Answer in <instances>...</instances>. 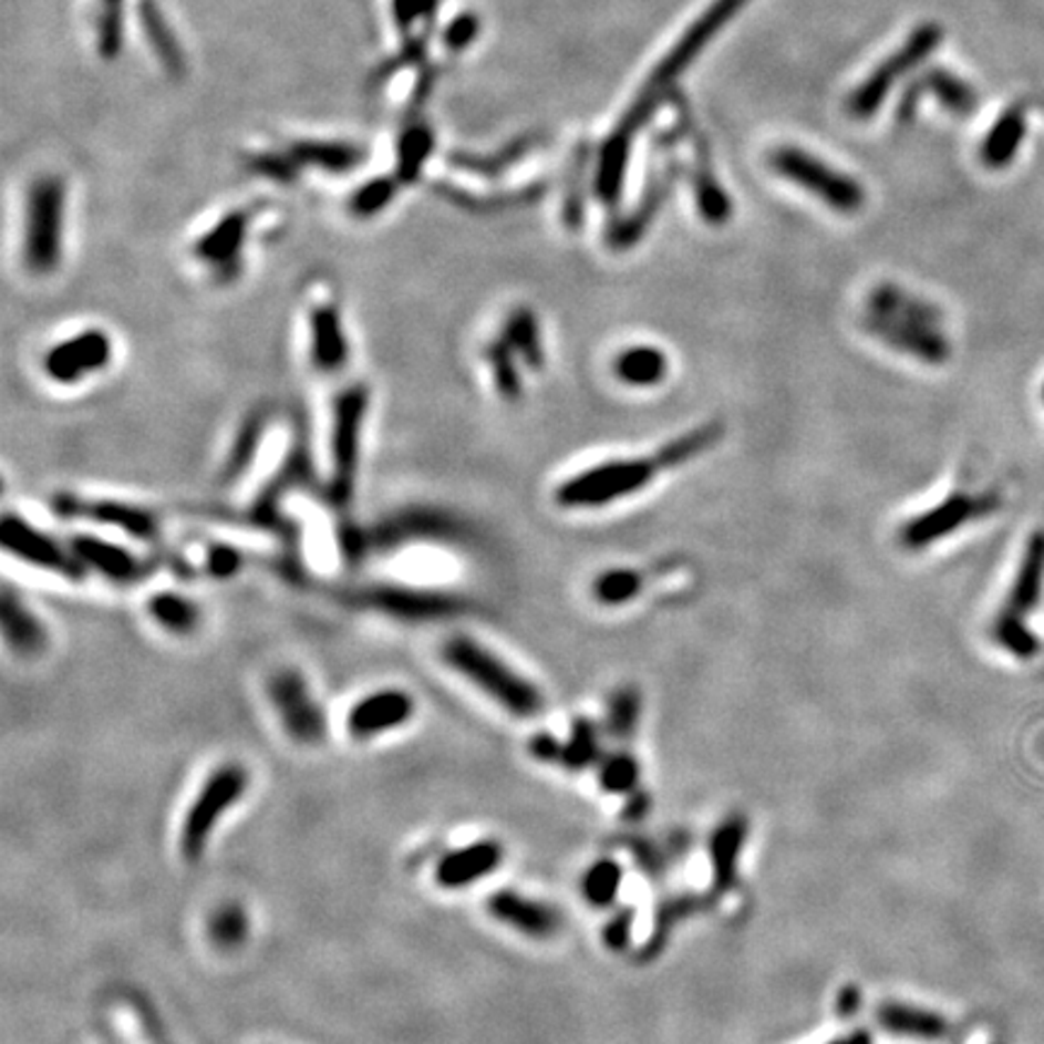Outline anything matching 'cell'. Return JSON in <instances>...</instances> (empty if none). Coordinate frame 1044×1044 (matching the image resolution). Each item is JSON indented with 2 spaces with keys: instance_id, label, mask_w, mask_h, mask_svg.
Instances as JSON below:
<instances>
[{
  "instance_id": "1",
  "label": "cell",
  "mask_w": 1044,
  "mask_h": 1044,
  "mask_svg": "<svg viewBox=\"0 0 1044 1044\" xmlns=\"http://www.w3.org/2000/svg\"><path fill=\"white\" fill-rule=\"evenodd\" d=\"M368 416L370 387L363 382H351L334 396L327 433V496L337 508L351 506L359 488Z\"/></svg>"
},
{
  "instance_id": "2",
  "label": "cell",
  "mask_w": 1044,
  "mask_h": 1044,
  "mask_svg": "<svg viewBox=\"0 0 1044 1044\" xmlns=\"http://www.w3.org/2000/svg\"><path fill=\"white\" fill-rule=\"evenodd\" d=\"M65 184L59 177H39L24 196L20 259L34 279L54 276L65 257Z\"/></svg>"
},
{
  "instance_id": "3",
  "label": "cell",
  "mask_w": 1044,
  "mask_h": 1044,
  "mask_svg": "<svg viewBox=\"0 0 1044 1044\" xmlns=\"http://www.w3.org/2000/svg\"><path fill=\"white\" fill-rule=\"evenodd\" d=\"M441 655L457 675L488 694V699H494L513 716L533 719L541 709V694L537 686L472 637H465V633L451 637L443 643Z\"/></svg>"
},
{
  "instance_id": "4",
  "label": "cell",
  "mask_w": 1044,
  "mask_h": 1044,
  "mask_svg": "<svg viewBox=\"0 0 1044 1044\" xmlns=\"http://www.w3.org/2000/svg\"><path fill=\"white\" fill-rule=\"evenodd\" d=\"M745 3L747 0H716V3H713L690 30H686V34L680 39V44L670 51L668 59L658 65V71L653 73L649 85L643 87L639 100L633 102V107L627 112L624 122L621 124H624L629 131H633V134H639V131L649 124V118L653 116L658 104L668 95L672 83H675L678 77L690 69V63L702 54L704 46L725 28V22H728Z\"/></svg>"
},
{
  "instance_id": "5",
  "label": "cell",
  "mask_w": 1044,
  "mask_h": 1044,
  "mask_svg": "<svg viewBox=\"0 0 1044 1044\" xmlns=\"http://www.w3.org/2000/svg\"><path fill=\"white\" fill-rule=\"evenodd\" d=\"M663 465L655 455L633 459H610L588 467L559 484L554 500L568 510H588L610 506L614 500L643 492Z\"/></svg>"
},
{
  "instance_id": "6",
  "label": "cell",
  "mask_w": 1044,
  "mask_h": 1044,
  "mask_svg": "<svg viewBox=\"0 0 1044 1044\" xmlns=\"http://www.w3.org/2000/svg\"><path fill=\"white\" fill-rule=\"evenodd\" d=\"M116 361V341L104 327H83L49 343L39 355V373L61 390L81 387L107 373Z\"/></svg>"
},
{
  "instance_id": "7",
  "label": "cell",
  "mask_w": 1044,
  "mask_h": 1044,
  "mask_svg": "<svg viewBox=\"0 0 1044 1044\" xmlns=\"http://www.w3.org/2000/svg\"><path fill=\"white\" fill-rule=\"evenodd\" d=\"M0 545H3L6 557L34 568V571L59 576L71 583H81L87 576L69 539H59L30 518H24L22 513L6 510L3 527H0Z\"/></svg>"
},
{
  "instance_id": "8",
  "label": "cell",
  "mask_w": 1044,
  "mask_h": 1044,
  "mask_svg": "<svg viewBox=\"0 0 1044 1044\" xmlns=\"http://www.w3.org/2000/svg\"><path fill=\"white\" fill-rule=\"evenodd\" d=\"M769 165L778 177L798 184L800 189L844 216H854L866 206V192L854 177L793 145L776 148L769 155Z\"/></svg>"
},
{
  "instance_id": "9",
  "label": "cell",
  "mask_w": 1044,
  "mask_h": 1044,
  "mask_svg": "<svg viewBox=\"0 0 1044 1044\" xmlns=\"http://www.w3.org/2000/svg\"><path fill=\"white\" fill-rule=\"evenodd\" d=\"M347 600L355 607H363V610H373L400 621H412V624L443 621L465 610V602L453 592L400 583L361 586L347 592Z\"/></svg>"
},
{
  "instance_id": "10",
  "label": "cell",
  "mask_w": 1044,
  "mask_h": 1044,
  "mask_svg": "<svg viewBox=\"0 0 1044 1044\" xmlns=\"http://www.w3.org/2000/svg\"><path fill=\"white\" fill-rule=\"evenodd\" d=\"M999 508H1001V496L996 492H986V494L955 492L953 496L943 498L938 506L914 515V518H909L900 527V533H897V539H900V545L905 549L921 551L936 545L938 539L958 533L964 525L989 518V515H994Z\"/></svg>"
},
{
  "instance_id": "11",
  "label": "cell",
  "mask_w": 1044,
  "mask_h": 1044,
  "mask_svg": "<svg viewBox=\"0 0 1044 1044\" xmlns=\"http://www.w3.org/2000/svg\"><path fill=\"white\" fill-rule=\"evenodd\" d=\"M247 788V772L240 764H226L208 776V782L198 790L196 800L184 817L179 847L187 861H196L201 856L210 831L218 825V819L228 808L242 798Z\"/></svg>"
},
{
  "instance_id": "12",
  "label": "cell",
  "mask_w": 1044,
  "mask_h": 1044,
  "mask_svg": "<svg viewBox=\"0 0 1044 1044\" xmlns=\"http://www.w3.org/2000/svg\"><path fill=\"white\" fill-rule=\"evenodd\" d=\"M943 32L938 24H921L919 30H914L905 46L900 51H895L890 59H885L878 69L870 73L868 81L856 87L854 95L849 97L847 110L854 118H870L878 110L880 104L888 97V92L895 87V83L909 71H914L917 65L931 56L936 46L941 44Z\"/></svg>"
},
{
  "instance_id": "13",
  "label": "cell",
  "mask_w": 1044,
  "mask_h": 1044,
  "mask_svg": "<svg viewBox=\"0 0 1044 1044\" xmlns=\"http://www.w3.org/2000/svg\"><path fill=\"white\" fill-rule=\"evenodd\" d=\"M462 539H467V527L455 515L438 508H409L378 525L370 533L365 547L370 545L373 549L385 551L414 545V541H421V545H431V541L462 545Z\"/></svg>"
},
{
  "instance_id": "14",
  "label": "cell",
  "mask_w": 1044,
  "mask_h": 1044,
  "mask_svg": "<svg viewBox=\"0 0 1044 1044\" xmlns=\"http://www.w3.org/2000/svg\"><path fill=\"white\" fill-rule=\"evenodd\" d=\"M306 351L317 375L334 378L351 363V337L334 300H314L306 310Z\"/></svg>"
},
{
  "instance_id": "15",
  "label": "cell",
  "mask_w": 1044,
  "mask_h": 1044,
  "mask_svg": "<svg viewBox=\"0 0 1044 1044\" xmlns=\"http://www.w3.org/2000/svg\"><path fill=\"white\" fill-rule=\"evenodd\" d=\"M252 216L247 208L228 210L214 226H208L192 245V257L204 263L210 276L223 281H232L242 269L245 247L249 240Z\"/></svg>"
},
{
  "instance_id": "16",
  "label": "cell",
  "mask_w": 1044,
  "mask_h": 1044,
  "mask_svg": "<svg viewBox=\"0 0 1044 1044\" xmlns=\"http://www.w3.org/2000/svg\"><path fill=\"white\" fill-rule=\"evenodd\" d=\"M269 696L288 735L302 745L322 743L327 723L306 680L296 670H279L269 682Z\"/></svg>"
},
{
  "instance_id": "17",
  "label": "cell",
  "mask_w": 1044,
  "mask_h": 1044,
  "mask_svg": "<svg viewBox=\"0 0 1044 1044\" xmlns=\"http://www.w3.org/2000/svg\"><path fill=\"white\" fill-rule=\"evenodd\" d=\"M85 573H97L114 586H131L148 573V564L124 539L100 533H75L69 537Z\"/></svg>"
},
{
  "instance_id": "18",
  "label": "cell",
  "mask_w": 1044,
  "mask_h": 1044,
  "mask_svg": "<svg viewBox=\"0 0 1044 1044\" xmlns=\"http://www.w3.org/2000/svg\"><path fill=\"white\" fill-rule=\"evenodd\" d=\"M864 329L870 337L882 341L885 347H890L897 353L911 355V359L921 363L941 365L950 359V341L941 332V327L890 320V317L866 312Z\"/></svg>"
},
{
  "instance_id": "19",
  "label": "cell",
  "mask_w": 1044,
  "mask_h": 1044,
  "mask_svg": "<svg viewBox=\"0 0 1044 1044\" xmlns=\"http://www.w3.org/2000/svg\"><path fill=\"white\" fill-rule=\"evenodd\" d=\"M65 508H71L73 515H83L85 520H92L95 525L110 527V530L118 533L124 539L151 541L161 533V520H157V515L151 508L126 504V500L75 498L73 504H65Z\"/></svg>"
},
{
  "instance_id": "20",
  "label": "cell",
  "mask_w": 1044,
  "mask_h": 1044,
  "mask_svg": "<svg viewBox=\"0 0 1044 1044\" xmlns=\"http://www.w3.org/2000/svg\"><path fill=\"white\" fill-rule=\"evenodd\" d=\"M414 713V699L402 690H380L349 711V733L359 740L400 728Z\"/></svg>"
},
{
  "instance_id": "21",
  "label": "cell",
  "mask_w": 1044,
  "mask_h": 1044,
  "mask_svg": "<svg viewBox=\"0 0 1044 1044\" xmlns=\"http://www.w3.org/2000/svg\"><path fill=\"white\" fill-rule=\"evenodd\" d=\"M678 179V169L675 165H668L658 177L649 182V187L643 192L641 204L631 210L629 216L614 220L610 226V232H607V242H610L612 249L617 252H624V249H631L637 242L643 240V235L649 232L653 226L655 216L660 214V208L665 206L668 196L672 192V184Z\"/></svg>"
},
{
  "instance_id": "22",
  "label": "cell",
  "mask_w": 1044,
  "mask_h": 1044,
  "mask_svg": "<svg viewBox=\"0 0 1044 1044\" xmlns=\"http://www.w3.org/2000/svg\"><path fill=\"white\" fill-rule=\"evenodd\" d=\"M488 911L500 923L530 938H551L561 929L559 911L520 892L500 890L488 897Z\"/></svg>"
},
{
  "instance_id": "23",
  "label": "cell",
  "mask_w": 1044,
  "mask_h": 1044,
  "mask_svg": "<svg viewBox=\"0 0 1044 1044\" xmlns=\"http://www.w3.org/2000/svg\"><path fill=\"white\" fill-rule=\"evenodd\" d=\"M500 861H504V849H500L498 841H474L469 847L455 849L453 854L441 858L438 866H435V882L447 890L467 888V885L492 876Z\"/></svg>"
},
{
  "instance_id": "24",
  "label": "cell",
  "mask_w": 1044,
  "mask_h": 1044,
  "mask_svg": "<svg viewBox=\"0 0 1044 1044\" xmlns=\"http://www.w3.org/2000/svg\"><path fill=\"white\" fill-rule=\"evenodd\" d=\"M1042 588H1044V533H1035L1027 539L1021 566H1017L1013 586L1009 592V602L1003 604V610L996 617L1025 621L1027 614L1040 604Z\"/></svg>"
},
{
  "instance_id": "25",
  "label": "cell",
  "mask_w": 1044,
  "mask_h": 1044,
  "mask_svg": "<svg viewBox=\"0 0 1044 1044\" xmlns=\"http://www.w3.org/2000/svg\"><path fill=\"white\" fill-rule=\"evenodd\" d=\"M0 629H3L6 643L20 655L44 651L49 641L42 619L30 610L18 592H12L10 586H6L3 595H0Z\"/></svg>"
},
{
  "instance_id": "26",
  "label": "cell",
  "mask_w": 1044,
  "mask_h": 1044,
  "mask_svg": "<svg viewBox=\"0 0 1044 1044\" xmlns=\"http://www.w3.org/2000/svg\"><path fill=\"white\" fill-rule=\"evenodd\" d=\"M747 829H750L747 817L740 813L728 815L716 829H713L711 841H709L713 890L728 892L737 882V866H740V856H743V849H745Z\"/></svg>"
},
{
  "instance_id": "27",
  "label": "cell",
  "mask_w": 1044,
  "mask_h": 1044,
  "mask_svg": "<svg viewBox=\"0 0 1044 1044\" xmlns=\"http://www.w3.org/2000/svg\"><path fill=\"white\" fill-rule=\"evenodd\" d=\"M866 312L890 317V320L929 324V327L943 324L941 308L933 306V302L929 300H923L917 293H909L907 288L888 283V281L870 288V293L866 298Z\"/></svg>"
},
{
  "instance_id": "28",
  "label": "cell",
  "mask_w": 1044,
  "mask_h": 1044,
  "mask_svg": "<svg viewBox=\"0 0 1044 1044\" xmlns=\"http://www.w3.org/2000/svg\"><path fill=\"white\" fill-rule=\"evenodd\" d=\"M633 136H637L633 131L619 124L614 134L602 143L598 169H595V196H598L604 206L619 204L621 189H624Z\"/></svg>"
},
{
  "instance_id": "29",
  "label": "cell",
  "mask_w": 1044,
  "mask_h": 1044,
  "mask_svg": "<svg viewBox=\"0 0 1044 1044\" xmlns=\"http://www.w3.org/2000/svg\"><path fill=\"white\" fill-rule=\"evenodd\" d=\"M498 337L504 339L513 353L518 355V361H523L525 370H533V373H539L547 363V351H545V337H541V327L533 308L518 306L513 308L504 324H500Z\"/></svg>"
},
{
  "instance_id": "30",
  "label": "cell",
  "mask_w": 1044,
  "mask_h": 1044,
  "mask_svg": "<svg viewBox=\"0 0 1044 1044\" xmlns=\"http://www.w3.org/2000/svg\"><path fill=\"white\" fill-rule=\"evenodd\" d=\"M269 431V416L263 409H257V412L249 414L240 426H237L235 438L228 447L226 459H223L220 467V482L223 484H235L237 479H242L249 472V467L255 465V459L261 453V443L267 438Z\"/></svg>"
},
{
  "instance_id": "31",
  "label": "cell",
  "mask_w": 1044,
  "mask_h": 1044,
  "mask_svg": "<svg viewBox=\"0 0 1044 1044\" xmlns=\"http://www.w3.org/2000/svg\"><path fill=\"white\" fill-rule=\"evenodd\" d=\"M612 373L629 387H655L668 378L670 361L663 349L641 343L614 355Z\"/></svg>"
},
{
  "instance_id": "32",
  "label": "cell",
  "mask_w": 1044,
  "mask_h": 1044,
  "mask_svg": "<svg viewBox=\"0 0 1044 1044\" xmlns=\"http://www.w3.org/2000/svg\"><path fill=\"white\" fill-rule=\"evenodd\" d=\"M878 1025L885 1033L919 1040H941L948 1033V1021L941 1013L897 1001L882 1003L878 1009Z\"/></svg>"
},
{
  "instance_id": "33",
  "label": "cell",
  "mask_w": 1044,
  "mask_h": 1044,
  "mask_svg": "<svg viewBox=\"0 0 1044 1044\" xmlns=\"http://www.w3.org/2000/svg\"><path fill=\"white\" fill-rule=\"evenodd\" d=\"M286 155L293 165H312L327 172H351L365 161L363 148L343 141H296Z\"/></svg>"
},
{
  "instance_id": "34",
  "label": "cell",
  "mask_w": 1044,
  "mask_h": 1044,
  "mask_svg": "<svg viewBox=\"0 0 1044 1044\" xmlns=\"http://www.w3.org/2000/svg\"><path fill=\"white\" fill-rule=\"evenodd\" d=\"M1025 126L1027 124L1023 107H1011L1009 112H1003L999 122L991 126L980 148L982 165H986L989 169H1003L1011 165L1023 143Z\"/></svg>"
},
{
  "instance_id": "35",
  "label": "cell",
  "mask_w": 1044,
  "mask_h": 1044,
  "mask_svg": "<svg viewBox=\"0 0 1044 1044\" xmlns=\"http://www.w3.org/2000/svg\"><path fill=\"white\" fill-rule=\"evenodd\" d=\"M145 610H148V617L155 621L157 627L177 633V637H187L192 633L198 621H201V610L198 604L179 590H157L153 592L148 602H145Z\"/></svg>"
},
{
  "instance_id": "36",
  "label": "cell",
  "mask_w": 1044,
  "mask_h": 1044,
  "mask_svg": "<svg viewBox=\"0 0 1044 1044\" xmlns=\"http://www.w3.org/2000/svg\"><path fill=\"white\" fill-rule=\"evenodd\" d=\"M484 361L500 400L520 402L525 392L523 368L518 365V355L513 353V349L498 334L484 347Z\"/></svg>"
},
{
  "instance_id": "37",
  "label": "cell",
  "mask_w": 1044,
  "mask_h": 1044,
  "mask_svg": "<svg viewBox=\"0 0 1044 1044\" xmlns=\"http://www.w3.org/2000/svg\"><path fill=\"white\" fill-rule=\"evenodd\" d=\"M692 184H694V198H696L699 214H702V218L711 223V226H723V223L733 214V204L728 194H725V189L719 184L716 175H713L709 155L704 148L699 151V163L692 175Z\"/></svg>"
},
{
  "instance_id": "38",
  "label": "cell",
  "mask_w": 1044,
  "mask_h": 1044,
  "mask_svg": "<svg viewBox=\"0 0 1044 1044\" xmlns=\"http://www.w3.org/2000/svg\"><path fill=\"white\" fill-rule=\"evenodd\" d=\"M721 438H723V426L719 424V421H711V424L682 433L680 438H672L670 443L660 447L655 457L660 459L663 469H678L686 465V462L696 459L699 455L709 453Z\"/></svg>"
},
{
  "instance_id": "39",
  "label": "cell",
  "mask_w": 1044,
  "mask_h": 1044,
  "mask_svg": "<svg viewBox=\"0 0 1044 1044\" xmlns=\"http://www.w3.org/2000/svg\"><path fill=\"white\" fill-rule=\"evenodd\" d=\"M141 18H143L145 37H148L151 46L157 51V56H161L165 69L172 75H179L184 71V54L179 44L175 42V34H172L169 24L163 18V12L157 10V6L145 0V3L141 6Z\"/></svg>"
},
{
  "instance_id": "40",
  "label": "cell",
  "mask_w": 1044,
  "mask_h": 1044,
  "mask_svg": "<svg viewBox=\"0 0 1044 1044\" xmlns=\"http://www.w3.org/2000/svg\"><path fill=\"white\" fill-rule=\"evenodd\" d=\"M921 92L923 90H929L933 92V95L941 100L945 107L958 114V116H964V114H972L974 107H976V95H974V90L960 81L958 75L953 73H948V71H941V69H933L929 71L927 75L921 77V81L914 83Z\"/></svg>"
},
{
  "instance_id": "41",
  "label": "cell",
  "mask_w": 1044,
  "mask_h": 1044,
  "mask_svg": "<svg viewBox=\"0 0 1044 1044\" xmlns=\"http://www.w3.org/2000/svg\"><path fill=\"white\" fill-rule=\"evenodd\" d=\"M699 907H702V900H699V897H694V895L672 897V900H665L663 905H660L658 911H655L653 936L649 938V943H645V950H643V960L655 958L660 950H663L670 931L675 929L678 923L684 921L686 917L696 914Z\"/></svg>"
},
{
  "instance_id": "42",
  "label": "cell",
  "mask_w": 1044,
  "mask_h": 1044,
  "mask_svg": "<svg viewBox=\"0 0 1044 1044\" xmlns=\"http://www.w3.org/2000/svg\"><path fill=\"white\" fill-rule=\"evenodd\" d=\"M643 590V576L633 568H607L592 580V598L607 607L631 602Z\"/></svg>"
},
{
  "instance_id": "43",
  "label": "cell",
  "mask_w": 1044,
  "mask_h": 1044,
  "mask_svg": "<svg viewBox=\"0 0 1044 1044\" xmlns=\"http://www.w3.org/2000/svg\"><path fill=\"white\" fill-rule=\"evenodd\" d=\"M600 735L598 728L588 719H576L571 725V737L561 745L559 764L566 769H586V766L600 762Z\"/></svg>"
},
{
  "instance_id": "44",
  "label": "cell",
  "mask_w": 1044,
  "mask_h": 1044,
  "mask_svg": "<svg viewBox=\"0 0 1044 1044\" xmlns=\"http://www.w3.org/2000/svg\"><path fill=\"white\" fill-rule=\"evenodd\" d=\"M624 880V870L612 858H600L588 870L583 880H580V890L592 907H607L617 900V892Z\"/></svg>"
},
{
  "instance_id": "45",
  "label": "cell",
  "mask_w": 1044,
  "mask_h": 1044,
  "mask_svg": "<svg viewBox=\"0 0 1044 1044\" xmlns=\"http://www.w3.org/2000/svg\"><path fill=\"white\" fill-rule=\"evenodd\" d=\"M433 148V134L428 126L409 128L400 143V155H396V179L402 184H412L418 179L421 167L428 161Z\"/></svg>"
},
{
  "instance_id": "46",
  "label": "cell",
  "mask_w": 1044,
  "mask_h": 1044,
  "mask_svg": "<svg viewBox=\"0 0 1044 1044\" xmlns=\"http://www.w3.org/2000/svg\"><path fill=\"white\" fill-rule=\"evenodd\" d=\"M396 177H380L361 184L349 198V214L359 220H373L387 210L396 196Z\"/></svg>"
},
{
  "instance_id": "47",
  "label": "cell",
  "mask_w": 1044,
  "mask_h": 1044,
  "mask_svg": "<svg viewBox=\"0 0 1044 1044\" xmlns=\"http://www.w3.org/2000/svg\"><path fill=\"white\" fill-rule=\"evenodd\" d=\"M641 692L637 686H621L607 706V731L617 740H629L639 728Z\"/></svg>"
},
{
  "instance_id": "48",
  "label": "cell",
  "mask_w": 1044,
  "mask_h": 1044,
  "mask_svg": "<svg viewBox=\"0 0 1044 1044\" xmlns=\"http://www.w3.org/2000/svg\"><path fill=\"white\" fill-rule=\"evenodd\" d=\"M641 766L629 752H614L600 764L598 782L607 793H633L639 784Z\"/></svg>"
},
{
  "instance_id": "49",
  "label": "cell",
  "mask_w": 1044,
  "mask_h": 1044,
  "mask_svg": "<svg viewBox=\"0 0 1044 1044\" xmlns=\"http://www.w3.org/2000/svg\"><path fill=\"white\" fill-rule=\"evenodd\" d=\"M991 633H994V641L1006 649L1009 653L1017 655L1021 660L1033 658L1040 651V641L1033 631L1027 629V621H1013V619H994V627H991Z\"/></svg>"
},
{
  "instance_id": "50",
  "label": "cell",
  "mask_w": 1044,
  "mask_h": 1044,
  "mask_svg": "<svg viewBox=\"0 0 1044 1044\" xmlns=\"http://www.w3.org/2000/svg\"><path fill=\"white\" fill-rule=\"evenodd\" d=\"M586 165H588V148L583 145L573 161L571 177H568V187L564 196V223L571 230L583 226V210H586Z\"/></svg>"
},
{
  "instance_id": "51",
  "label": "cell",
  "mask_w": 1044,
  "mask_h": 1044,
  "mask_svg": "<svg viewBox=\"0 0 1044 1044\" xmlns=\"http://www.w3.org/2000/svg\"><path fill=\"white\" fill-rule=\"evenodd\" d=\"M97 37L102 56L112 59L122 49V0H100Z\"/></svg>"
},
{
  "instance_id": "52",
  "label": "cell",
  "mask_w": 1044,
  "mask_h": 1044,
  "mask_svg": "<svg viewBox=\"0 0 1044 1044\" xmlns=\"http://www.w3.org/2000/svg\"><path fill=\"white\" fill-rule=\"evenodd\" d=\"M245 933H247V919L240 907L226 905V907H220L214 917H210V938H214L220 948L237 945L245 938Z\"/></svg>"
},
{
  "instance_id": "53",
  "label": "cell",
  "mask_w": 1044,
  "mask_h": 1044,
  "mask_svg": "<svg viewBox=\"0 0 1044 1044\" xmlns=\"http://www.w3.org/2000/svg\"><path fill=\"white\" fill-rule=\"evenodd\" d=\"M245 564V557L240 549H235L230 545H214L206 551V568L210 576L216 578H230L237 571H240Z\"/></svg>"
},
{
  "instance_id": "54",
  "label": "cell",
  "mask_w": 1044,
  "mask_h": 1044,
  "mask_svg": "<svg viewBox=\"0 0 1044 1044\" xmlns=\"http://www.w3.org/2000/svg\"><path fill=\"white\" fill-rule=\"evenodd\" d=\"M631 929H633V909L631 907L619 909L617 914L607 921L604 933H602L607 948L614 950V953L627 950L631 943Z\"/></svg>"
},
{
  "instance_id": "55",
  "label": "cell",
  "mask_w": 1044,
  "mask_h": 1044,
  "mask_svg": "<svg viewBox=\"0 0 1044 1044\" xmlns=\"http://www.w3.org/2000/svg\"><path fill=\"white\" fill-rule=\"evenodd\" d=\"M477 34H479V20L474 15H459L451 28H447L445 44L455 51L467 49Z\"/></svg>"
},
{
  "instance_id": "56",
  "label": "cell",
  "mask_w": 1044,
  "mask_h": 1044,
  "mask_svg": "<svg viewBox=\"0 0 1044 1044\" xmlns=\"http://www.w3.org/2000/svg\"><path fill=\"white\" fill-rule=\"evenodd\" d=\"M561 740H557L549 733H537L530 740V752L539 762H549V764H559L561 759Z\"/></svg>"
},
{
  "instance_id": "57",
  "label": "cell",
  "mask_w": 1044,
  "mask_h": 1044,
  "mask_svg": "<svg viewBox=\"0 0 1044 1044\" xmlns=\"http://www.w3.org/2000/svg\"><path fill=\"white\" fill-rule=\"evenodd\" d=\"M651 808V798L645 796L643 790H633L629 793V803H627V808H624V817L627 819H643L645 813H649Z\"/></svg>"
},
{
  "instance_id": "58",
  "label": "cell",
  "mask_w": 1044,
  "mask_h": 1044,
  "mask_svg": "<svg viewBox=\"0 0 1044 1044\" xmlns=\"http://www.w3.org/2000/svg\"><path fill=\"white\" fill-rule=\"evenodd\" d=\"M858 1003H861V994H858V989L851 984L847 986L839 994V1001H837V1006H839V1015L841 1017H851L858 1013Z\"/></svg>"
},
{
  "instance_id": "59",
  "label": "cell",
  "mask_w": 1044,
  "mask_h": 1044,
  "mask_svg": "<svg viewBox=\"0 0 1044 1044\" xmlns=\"http://www.w3.org/2000/svg\"><path fill=\"white\" fill-rule=\"evenodd\" d=\"M829 1044H874V1037H870V1033H866V1030H854V1033L831 1040Z\"/></svg>"
},
{
  "instance_id": "60",
  "label": "cell",
  "mask_w": 1044,
  "mask_h": 1044,
  "mask_svg": "<svg viewBox=\"0 0 1044 1044\" xmlns=\"http://www.w3.org/2000/svg\"><path fill=\"white\" fill-rule=\"evenodd\" d=\"M1042 400H1044V387H1042Z\"/></svg>"
}]
</instances>
